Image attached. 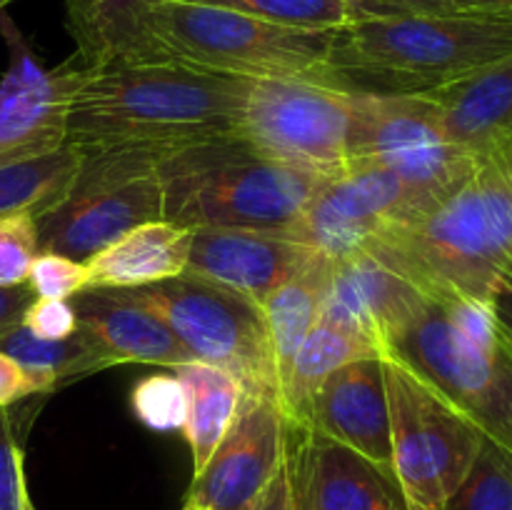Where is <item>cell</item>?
I'll use <instances>...</instances> for the list:
<instances>
[{"instance_id":"cell-1","label":"cell","mask_w":512,"mask_h":510,"mask_svg":"<svg viewBox=\"0 0 512 510\" xmlns=\"http://www.w3.org/2000/svg\"><path fill=\"white\" fill-rule=\"evenodd\" d=\"M250 78L210 73L158 55L78 58L68 143L83 155L143 150L170 155L185 145L235 135Z\"/></svg>"},{"instance_id":"cell-2","label":"cell","mask_w":512,"mask_h":510,"mask_svg":"<svg viewBox=\"0 0 512 510\" xmlns=\"http://www.w3.org/2000/svg\"><path fill=\"white\" fill-rule=\"evenodd\" d=\"M430 298L488 305L512 270V185L488 158L450 193L380 230L368 245Z\"/></svg>"},{"instance_id":"cell-3","label":"cell","mask_w":512,"mask_h":510,"mask_svg":"<svg viewBox=\"0 0 512 510\" xmlns=\"http://www.w3.org/2000/svg\"><path fill=\"white\" fill-rule=\"evenodd\" d=\"M512 55V15L408 13L358 18L335 30L340 88L423 95Z\"/></svg>"},{"instance_id":"cell-4","label":"cell","mask_w":512,"mask_h":510,"mask_svg":"<svg viewBox=\"0 0 512 510\" xmlns=\"http://www.w3.org/2000/svg\"><path fill=\"white\" fill-rule=\"evenodd\" d=\"M333 38L335 33L285 28L218 5L143 0L133 10L123 43L110 55H158L250 80L290 78L338 85L330 65Z\"/></svg>"},{"instance_id":"cell-5","label":"cell","mask_w":512,"mask_h":510,"mask_svg":"<svg viewBox=\"0 0 512 510\" xmlns=\"http://www.w3.org/2000/svg\"><path fill=\"white\" fill-rule=\"evenodd\" d=\"M158 178L163 220L190 230H290L325 180L238 135L173 150L158 163Z\"/></svg>"},{"instance_id":"cell-6","label":"cell","mask_w":512,"mask_h":510,"mask_svg":"<svg viewBox=\"0 0 512 510\" xmlns=\"http://www.w3.org/2000/svg\"><path fill=\"white\" fill-rule=\"evenodd\" d=\"M385 355L415 370L485 438L512 453V343L488 305L428 295Z\"/></svg>"},{"instance_id":"cell-7","label":"cell","mask_w":512,"mask_h":510,"mask_svg":"<svg viewBox=\"0 0 512 510\" xmlns=\"http://www.w3.org/2000/svg\"><path fill=\"white\" fill-rule=\"evenodd\" d=\"M110 293L163 320L193 360L228 370L240 380L245 398L278 403L273 350L255 303L190 275Z\"/></svg>"},{"instance_id":"cell-8","label":"cell","mask_w":512,"mask_h":510,"mask_svg":"<svg viewBox=\"0 0 512 510\" xmlns=\"http://www.w3.org/2000/svg\"><path fill=\"white\" fill-rule=\"evenodd\" d=\"M393 480L405 510H445L485 435L415 370L385 355Z\"/></svg>"},{"instance_id":"cell-9","label":"cell","mask_w":512,"mask_h":510,"mask_svg":"<svg viewBox=\"0 0 512 510\" xmlns=\"http://www.w3.org/2000/svg\"><path fill=\"white\" fill-rule=\"evenodd\" d=\"M165 155L143 150L88 153L63 203L35 218L40 253L93 258L138 225L163 220L158 163Z\"/></svg>"},{"instance_id":"cell-10","label":"cell","mask_w":512,"mask_h":510,"mask_svg":"<svg viewBox=\"0 0 512 510\" xmlns=\"http://www.w3.org/2000/svg\"><path fill=\"white\" fill-rule=\"evenodd\" d=\"M350 163L393 170L423 200V208L463 183L483 160L448 138L440 110L428 93L355 90Z\"/></svg>"},{"instance_id":"cell-11","label":"cell","mask_w":512,"mask_h":510,"mask_svg":"<svg viewBox=\"0 0 512 510\" xmlns=\"http://www.w3.org/2000/svg\"><path fill=\"white\" fill-rule=\"evenodd\" d=\"M355 90L318 80H250L235 135L265 155L323 178L350 165Z\"/></svg>"},{"instance_id":"cell-12","label":"cell","mask_w":512,"mask_h":510,"mask_svg":"<svg viewBox=\"0 0 512 510\" xmlns=\"http://www.w3.org/2000/svg\"><path fill=\"white\" fill-rule=\"evenodd\" d=\"M423 210V200L403 178L373 163H350L325 178L290 230L328 260L363 250L390 223Z\"/></svg>"},{"instance_id":"cell-13","label":"cell","mask_w":512,"mask_h":510,"mask_svg":"<svg viewBox=\"0 0 512 510\" xmlns=\"http://www.w3.org/2000/svg\"><path fill=\"white\" fill-rule=\"evenodd\" d=\"M8 68L0 78V168L43 158L68 143V113L78 63L43 68L23 35L0 13Z\"/></svg>"},{"instance_id":"cell-14","label":"cell","mask_w":512,"mask_h":510,"mask_svg":"<svg viewBox=\"0 0 512 510\" xmlns=\"http://www.w3.org/2000/svg\"><path fill=\"white\" fill-rule=\"evenodd\" d=\"M288 448V420L275 400L243 398L233 425L198 475L185 503L203 510H258Z\"/></svg>"},{"instance_id":"cell-15","label":"cell","mask_w":512,"mask_h":510,"mask_svg":"<svg viewBox=\"0 0 512 510\" xmlns=\"http://www.w3.org/2000/svg\"><path fill=\"white\" fill-rule=\"evenodd\" d=\"M320 260L328 258L285 230L198 228L183 275L230 290L260 308L273 290Z\"/></svg>"},{"instance_id":"cell-16","label":"cell","mask_w":512,"mask_h":510,"mask_svg":"<svg viewBox=\"0 0 512 510\" xmlns=\"http://www.w3.org/2000/svg\"><path fill=\"white\" fill-rule=\"evenodd\" d=\"M303 430L355 450L393 480V445H390L383 360H353L335 370L310 400Z\"/></svg>"},{"instance_id":"cell-17","label":"cell","mask_w":512,"mask_h":510,"mask_svg":"<svg viewBox=\"0 0 512 510\" xmlns=\"http://www.w3.org/2000/svg\"><path fill=\"white\" fill-rule=\"evenodd\" d=\"M425 300L428 295L418 285L363 248L333 263L320 315L365 335L385 355L395 335L423 310Z\"/></svg>"},{"instance_id":"cell-18","label":"cell","mask_w":512,"mask_h":510,"mask_svg":"<svg viewBox=\"0 0 512 510\" xmlns=\"http://www.w3.org/2000/svg\"><path fill=\"white\" fill-rule=\"evenodd\" d=\"M295 510H405L398 488L370 460L288 425Z\"/></svg>"},{"instance_id":"cell-19","label":"cell","mask_w":512,"mask_h":510,"mask_svg":"<svg viewBox=\"0 0 512 510\" xmlns=\"http://www.w3.org/2000/svg\"><path fill=\"white\" fill-rule=\"evenodd\" d=\"M70 305L78 315V333L108 368L123 363L175 368L193 360L163 320L115 298L110 290H83L70 298Z\"/></svg>"},{"instance_id":"cell-20","label":"cell","mask_w":512,"mask_h":510,"mask_svg":"<svg viewBox=\"0 0 512 510\" xmlns=\"http://www.w3.org/2000/svg\"><path fill=\"white\" fill-rule=\"evenodd\" d=\"M458 148L488 160L512 138V55L428 93Z\"/></svg>"},{"instance_id":"cell-21","label":"cell","mask_w":512,"mask_h":510,"mask_svg":"<svg viewBox=\"0 0 512 510\" xmlns=\"http://www.w3.org/2000/svg\"><path fill=\"white\" fill-rule=\"evenodd\" d=\"M195 230L150 220L85 260L88 290H130L185 273Z\"/></svg>"},{"instance_id":"cell-22","label":"cell","mask_w":512,"mask_h":510,"mask_svg":"<svg viewBox=\"0 0 512 510\" xmlns=\"http://www.w3.org/2000/svg\"><path fill=\"white\" fill-rule=\"evenodd\" d=\"M363 358H383V355H380L378 345L370 343L365 335L320 315V320L313 325L308 338L295 353L293 365H290L283 388H280L278 408L283 418L288 420V425L305 428L310 400L318 393L320 385L335 370Z\"/></svg>"},{"instance_id":"cell-23","label":"cell","mask_w":512,"mask_h":510,"mask_svg":"<svg viewBox=\"0 0 512 510\" xmlns=\"http://www.w3.org/2000/svg\"><path fill=\"white\" fill-rule=\"evenodd\" d=\"M173 370L185 390V423L180 430L193 455V475H198L233 425L245 390L228 370L200 360L175 365Z\"/></svg>"},{"instance_id":"cell-24","label":"cell","mask_w":512,"mask_h":510,"mask_svg":"<svg viewBox=\"0 0 512 510\" xmlns=\"http://www.w3.org/2000/svg\"><path fill=\"white\" fill-rule=\"evenodd\" d=\"M330 268H333V260H320V263L310 265L308 270L280 285L278 290H273L260 303L280 388H283L285 375L293 365L295 353H298L303 340L308 338V333L320 320V313H323Z\"/></svg>"},{"instance_id":"cell-25","label":"cell","mask_w":512,"mask_h":510,"mask_svg":"<svg viewBox=\"0 0 512 510\" xmlns=\"http://www.w3.org/2000/svg\"><path fill=\"white\" fill-rule=\"evenodd\" d=\"M83 153L73 143L25 163L0 168V218L28 213L40 218L68 198Z\"/></svg>"},{"instance_id":"cell-26","label":"cell","mask_w":512,"mask_h":510,"mask_svg":"<svg viewBox=\"0 0 512 510\" xmlns=\"http://www.w3.org/2000/svg\"><path fill=\"white\" fill-rule=\"evenodd\" d=\"M0 350L10 355L20 368L28 370L48 390V395L65 388L73 380L108 368V363L95 353L93 345L80 333L65 340H45L28 333L18 323L0 335Z\"/></svg>"},{"instance_id":"cell-27","label":"cell","mask_w":512,"mask_h":510,"mask_svg":"<svg viewBox=\"0 0 512 510\" xmlns=\"http://www.w3.org/2000/svg\"><path fill=\"white\" fill-rule=\"evenodd\" d=\"M185 3L218 5V8L253 15L265 23L298 30H323V33H335L358 20V13L348 0H185Z\"/></svg>"},{"instance_id":"cell-28","label":"cell","mask_w":512,"mask_h":510,"mask_svg":"<svg viewBox=\"0 0 512 510\" xmlns=\"http://www.w3.org/2000/svg\"><path fill=\"white\" fill-rule=\"evenodd\" d=\"M445 510H512V453L485 438Z\"/></svg>"},{"instance_id":"cell-29","label":"cell","mask_w":512,"mask_h":510,"mask_svg":"<svg viewBox=\"0 0 512 510\" xmlns=\"http://www.w3.org/2000/svg\"><path fill=\"white\" fill-rule=\"evenodd\" d=\"M135 418L150 430L170 433L185 423V390L178 375H148L130 395Z\"/></svg>"},{"instance_id":"cell-30","label":"cell","mask_w":512,"mask_h":510,"mask_svg":"<svg viewBox=\"0 0 512 510\" xmlns=\"http://www.w3.org/2000/svg\"><path fill=\"white\" fill-rule=\"evenodd\" d=\"M40 253L35 215L0 218V288L25 285L35 255Z\"/></svg>"},{"instance_id":"cell-31","label":"cell","mask_w":512,"mask_h":510,"mask_svg":"<svg viewBox=\"0 0 512 510\" xmlns=\"http://www.w3.org/2000/svg\"><path fill=\"white\" fill-rule=\"evenodd\" d=\"M35 298L70 300L88 290V268L60 253H38L25 280Z\"/></svg>"},{"instance_id":"cell-32","label":"cell","mask_w":512,"mask_h":510,"mask_svg":"<svg viewBox=\"0 0 512 510\" xmlns=\"http://www.w3.org/2000/svg\"><path fill=\"white\" fill-rule=\"evenodd\" d=\"M23 435L18 413L10 408H0V510H20L25 488L23 468Z\"/></svg>"},{"instance_id":"cell-33","label":"cell","mask_w":512,"mask_h":510,"mask_svg":"<svg viewBox=\"0 0 512 510\" xmlns=\"http://www.w3.org/2000/svg\"><path fill=\"white\" fill-rule=\"evenodd\" d=\"M20 325L38 338L65 340L78 333V315H75L70 300L35 298L25 308Z\"/></svg>"},{"instance_id":"cell-34","label":"cell","mask_w":512,"mask_h":510,"mask_svg":"<svg viewBox=\"0 0 512 510\" xmlns=\"http://www.w3.org/2000/svg\"><path fill=\"white\" fill-rule=\"evenodd\" d=\"M35 395H48V390L0 350V408H10Z\"/></svg>"},{"instance_id":"cell-35","label":"cell","mask_w":512,"mask_h":510,"mask_svg":"<svg viewBox=\"0 0 512 510\" xmlns=\"http://www.w3.org/2000/svg\"><path fill=\"white\" fill-rule=\"evenodd\" d=\"M258 510H295L293 473H290L288 448H285V458H283V463H280L278 473L273 475L270 485L265 488L263 500H260Z\"/></svg>"},{"instance_id":"cell-36","label":"cell","mask_w":512,"mask_h":510,"mask_svg":"<svg viewBox=\"0 0 512 510\" xmlns=\"http://www.w3.org/2000/svg\"><path fill=\"white\" fill-rule=\"evenodd\" d=\"M35 300L33 290L28 285H15V288H0V335L5 330L15 328L23 320L25 308Z\"/></svg>"},{"instance_id":"cell-37","label":"cell","mask_w":512,"mask_h":510,"mask_svg":"<svg viewBox=\"0 0 512 510\" xmlns=\"http://www.w3.org/2000/svg\"><path fill=\"white\" fill-rule=\"evenodd\" d=\"M488 310L495 318L498 328L503 330L505 338L512 343V270L500 278V283L495 285L493 295L488 300Z\"/></svg>"},{"instance_id":"cell-38","label":"cell","mask_w":512,"mask_h":510,"mask_svg":"<svg viewBox=\"0 0 512 510\" xmlns=\"http://www.w3.org/2000/svg\"><path fill=\"white\" fill-rule=\"evenodd\" d=\"M355 8L358 18H370V15H408L403 0H348Z\"/></svg>"},{"instance_id":"cell-39","label":"cell","mask_w":512,"mask_h":510,"mask_svg":"<svg viewBox=\"0 0 512 510\" xmlns=\"http://www.w3.org/2000/svg\"><path fill=\"white\" fill-rule=\"evenodd\" d=\"M460 13L485 15H512V0H450Z\"/></svg>"},{"instance_id":"cell-40","label":"cell","mask_w":512,"mask_h":510,"mask_svg":"<svg viewBox=\"0 0 512 510\" xmlns=\"http://www.w3.org/2000/svg\"><path fill=\"white\" fill-rule=\"evenodd\" d=\"M408 13H450L453 3L450 0H403Z\"/></svg>"},{"instance_id":"cell-41","label":"cell","mask_w":512,"mask_h":510,"mask_svg":"<svg viewBox=\"0 0 512 510\" xmlns=\"http://www.w3.org/2000/svg\"><path fill=\"white\" fill-rule=\"evenodd\" d=\"M490 158L498 160V165H500V168H503L505 178H508V180H510V185H512V138L508 140V143L503 145V148L498 150V153L490 155Z\"/></svg>"},{"instance_id":"cell-42","label":"cell","mask_w":512,"mask_h":510,"mask_svg":"<svg viewBox=\"0 0 512 510\" xmlns=\"http://www.w3.org/2000/svg\"><path fill=\"white\" fill-rule=\"evenodd\" d=\"M20 510H38V508H35L33 498H30L28 488H25V493H23V500H20Z\"/></svg>"},{"instance_id":"cell-43","label":"cell","mask_w":512,"mask_h":510,"mask_svg":"<svg viewBox=\"0 0 512 510\" xmlns=\"http://www.w3.org/2000/svg\"><path fill=\"white\" fill-rule=\"evenodd\" d=\"M183 510H203V508H198V505H190V503H185V505H183Z\"/></svg>"},{"instance_id":"cell-44","label":"cell","mask_w":512,"mask_h":510,"mask_svg":"<svg viewBox=\"0 0 512 510\" xmlns=\"http://www.w3.org/2000/svg\"><path fill=\"white\" fill-rule=\"evenodd\" d=\"M8 3H13V0H0V13H3L5 5H8Z\"/></svg>"}]
</instances>
